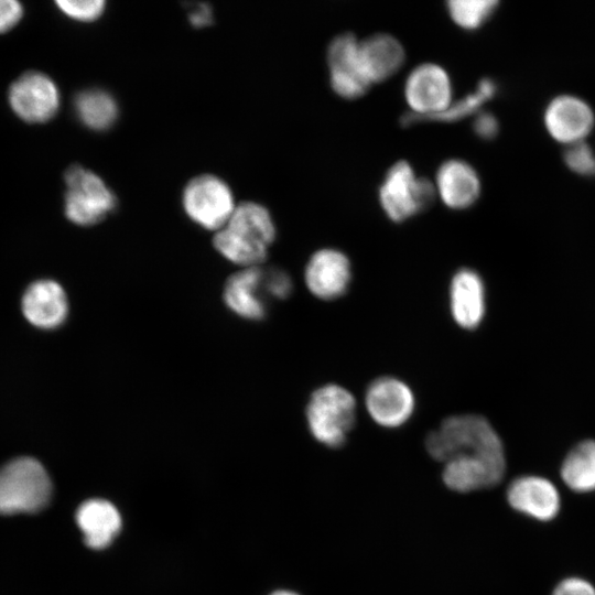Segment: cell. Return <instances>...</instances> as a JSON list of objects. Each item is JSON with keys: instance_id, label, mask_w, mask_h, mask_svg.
I'll use <instances>...</instances> for the list:
<instances>
[{"instance_id": "obj_1", "label": "cell", "mask_w": 595, "mask_h": 595, "mask_svg": "<svg viewBox=\"0 0 595 595\" xmlns=\"http://www.w3.org/2000/svg\"><path fill=\"white\" fill-rule=\"evenodd\" d=\"M428 453L444 464L442 479L457 493L488 489L505 477L502 442L483 416L459 414L446 418L425 439Z\"/></svg>"}, {"instance_id": "obj_2", "label": "cell", "mask_w": 595, "mask_h": 595, "mask_svg": "<svg viewBox=\"0 0 595 595\" xmlns=\"http://www.w3.org/2000/svg\"><path fill=\"white\" fill-rule=\"evenodd\" d=\"M275 239V226L269 210L246 202L236 206L226 225L217 230L214 247L225 259L242 268L258 267Z\"/></svg>"}, {"instance_id": "obj_3", "label": "cell", "mask_w": 595, "mask_h": 595, "mask_svg": "<svg viewBox=\"0 0 595 595\" xmlns=\"http://www.w3.org/2000/svg\"><path fill=\"white\" fill-rule=\"evenodd\" d=\"M52 495V479L39 459L19 456L0 466V515L39 512Z\"/></svg>"}, {"instance_id": "obj_4", "label": "cell", "mask_w": 595, "mask_h": 595, "mask_svg": "<svg viewBox=\"0 0 595 595\" xmlns=\"http://www.w3.org/2000/svg\"><path fill=\"white\" fill-rule=\"evenodd\" d=\"M312 436L327 447H339L356 421V400L346 388L327 383L310 397L305 409Z\"/></svg>"}, {"instance_id": "obj_5", "label": "cell", "mask_w": 595, "mask_h": 595, "mask_svg": "<svg viewBox=\"0 0 595 595\" xmlns=\"http://www.w3.org/2000/svg\"><path fill=\"white\" fill-rule=\"evenodd\" d=\"M379 203L387 217L402 223L425 210L435 199V185L416 176L407 161H398L386 173L379 187Z\"/></svg>"}, {"instance_id": "obj_6", "label": "cell", "mask_w": 595, "mask_h": 595, "mask_svg": "<svg viewBox=\"0 0 595 595\" xmlns=\"http://www.w3.org/2000/svg\"><path fill=\"white\" fill-rule=\"evenodd\" d=\"M404 98L411 111L403 117V123L433 120L453 104L447 72L435 63L418 65L405 79Z\"/></svg>"}, {"instance_id": "obj_7", "label": "cell", "mask_w": 595, "mask_h": 595, "mask_svg": "<svg viewBox=\"0 0 595 595\" xmlns=\"http://www.w3.org/2000/svg\"><path fill=\"white\" fill-rule=\"evenodd\" d=\"M65 215L76 225H95L116 207L113 193L90 170L71 166L65 173Z\"/></svg>"}, {"instance_id": "obj_8", "label": "cell", "mask_w": 595, "mask_h": 595, "mask_svg": "<svg viewBox=\"0 0 595 595\" xmlns=\"http://www.w3.org/2000/svg\"><path fill=\"white\" fill-rule=\"evenodd\" d=\"M182 201L185 213L194 223L216 231L226 225L236 208L228 185L210 174L191 180L184 188Z\"/></svg>"}, {"instance_id": "obj_9", "label": "cell", "mask_w": 595, "mask_h": 595, "mask_svg": "<svg viewBox=\"0 0 595 595\" xmlns=\"http://www.w3.org/2000/svg\"><path fill=\"white\" fill-rule=\"evenodd\" d=\"M359 40L351 33H343L332 40L327 48L329 83L342 98L356 99L371 86L363 66Z\"/></svg>"}, {"instance_id": "obj_10", "label": "cell", "mask_w": 595, "mask_h": 595, "mask_svg": "<svg viewBox=\"0 0 595 595\" xmlns=\"http://www.w3.org/2000/svg\"><path fill=\"white\" fill-rule=\"evenodd\" d=\"M365 405L375 423L394 429L411 418L415 399L411 388L402 380L385 376L375 379L367 388Z\"/></svg>"}, {"instance_id": "obj_11", "label": "cell", "mask_w": 595, "mask_h": 595, "mask_svg": "<svg viewBox=\"0 0 595 595\" xmlns=\"http://www.w3.org/2000/svg\"><path fill=\"white\" fill-rule=\"evenodd\" d=\"M9 102L21 119L40 123L55 116L60 107V94L55 83L48 76L39 72H29L11 85Z\"/></svg>"}, {"instance_id": "obj_12", "label": "cell", "mask_w": 595, "mask_h": 595, "mask_svg": "<svg viewBox=\"0 0 595 595\" xmlns=\"http://www.w3.org/2000/svg\"><path fill=\"white\" fill-rule=\"evenodd\" d=\"M506 498L515 511L541 522L556 518L562 504L556 485L539 475H521L512 479Z\"/></svg>"}, {"instance_id": "obj_13", "label": "cell", "mask_w": 595, "mask_h": 595, "mask_svg": "<svg viewBox=\"0 0 595 595\" xmlns=\"http://www.w3.org/2000/svg\"><path fill=\"white\" fill-rule=\"evenodd\" d=\"M223 299L228 310L241 318H263L268 301L271 300L267 286V269L249 267L231 274L225 283Z\"/></svg>"}, {"instance_id": "obj_14", "label": "cell", "mask_w": 595, "mask_h": 595, "mask_svg": "<svg viewBox=\"0 0 595 595\" xmlns=\"http://www.w3.org/2000/svg\"><path fill=\"white\" fill-rule=\"evenodd\" d=\"M351 280L349 259L334 248L315 251L304 270L309 291L317 299L331 301L346 293Z\"/></svg>"}, {"instance_id": "obj_15", "label": "cell", "mask_w": 595, "mask_h": 595, "mask_svg": "<svg viewBox=\"0 0 595 595\" xmlns=\"http://www.w3.org/2000/svg\"><path fill=\"white\" fill-rule=\"evenodd\" d=\"M21 309L26 321L36 328L51 331L62 326L69 304L64 288L55 280L41 279L24 291Z\"/></svg>"}, {"instance_id": "obj_16", "label": "cell", "mask_w": 595, "mask_h": 595, "mask_svg": "<svg viewBox=\"0 0 595 595\" xmlns=\"http://www.w3.org/2000/svg\"><path fill=\"white\" fill-rule=\"evenodd\" d=\"M544 123L550 136L569 145L584 141L594 126L591 107L574 96H559L548 106Z\"/></svg>"}, {"instance_id": "obj_17", "label": "cell", "mask_w": 595, "mask_h": 595, "mask_svg": "<svg viewBox=\"0 0 595 595\" xmlns=\"http://www.w3.org/2000/svg\"><path fill=\"white\" fill-rule=\"evenodd\" d=\"M436 195L452 209H465L479 197L480 181L475 169L459 159L443 162L435 176Z\"/></svg>"}, {"instance_id": "obj_18", "label": "cell", "mask_w": 595, "mask_h": 595, "mask_svg": "<svg viewBox=\"0 0 595 595\" xmlns=\"http://www.w3.org/2000/svg\"><path fill=\"white\" fill-rule=\"evenodd\" d=\"M450 311L464 329L476 328L485 313V288L479 274L468 268L455 272L450 284Z\"/></svg>"}, {"instance_id": "obj_19", "label": "cell", "mask_w": 595, "mask_h": 595, "mask_svg": "<svg viewBox=\"0 0 595 595\" xmlns=\"http://www.w3.org/2000/svg\"><path fill=\"white\" fill-rule=\"evenodd\" d=\"M75 520L87 547H108L121 529V516L113 504L101 498L85 500L77 508Z\"/></svg>"}, {"instance_id": "obj_20", "label": "cell", "mask_w": 595, "mask_h": 595, "mask_svg": "<svg viewBox=\"0 0 595 595\" xmlns=\"http://www.w3.org/2000/svg\"><path fill=\"white\" fill-rule=\"evenodd\" d=\"M360 58L371 85L394 75L403 65L405 52L398 39L377 33L359 42Z\"/></svg>"}, {"instance_id": "obj_21", "label": "cell", "mask_w": 595, "mask_h": 595, "mask_svg": "<svg viewBox=\"0 0 595 595\" xmlns=\"http://www.w3.org/2000/svg\"><path fill=\"white\" fill-rule=\"evenodd\" d=\"M564 485L576 494L595 491V440L577 443L564 457L561 469Z\"/></svg>"}, {"instance_id": "obj_22", "label": "cell", "mask_w": 595, "mask_h": 595, "mask_svg": "<svg viewBox=\"0 0 595 595\" xmlns=\"http://www.w3.org/2000/svg\"><path fill=\"white\" fill-rule=\"evenodd\" d=\"M74 107L79 120L94 130L108 129L118 117L116 100L102 89L80 91L75 97Z\"/></svg>"}, {"instance_id": "obj_23", "label": "cell", "mask_w": 595, "mask_h": 595, "mask_svg": "<svg viewBox=\"0 0 595 595\" xmlns=\"http://www.w3.org/2000/svg\"><path fill=\"white\" fill-rule=\"evenodd\" d=\"M497 91V86L490 78L482 79L475 90L453 104L433 121L452 122L477 112L480 107L491 99Z\"/></svg>"}, {"instance_id": "obj_24", "label": "cell", "mask_w": 595, "mask_h": 595, "mask_svg": "<svg viewBox=\"0 0 595 595\" xmlns=\"http://www.w3.org/2000/svg\"><path fill=\"white\" fill-rule=\"evenodd\" d=\"M497 6L495 0H452L447 2V11L458 26L475 30L491 15Z\"/></svg>"}, {"instance_id": "obj_25", "label": "cell", "mask_w": 595, "mask_h": 595, "mask_svg": "<svg viewBox=\"0 0 595 595\" xmlns=\"http://www.w3.org/2000/svg\"><path fill=\"white\" fill-rule=\"evenodd\" d=\"M564 161L577 174L595 175V154L584 141L569 145Z\"/></svg>"}, {"instance_id": "obj_26", "label": "cell", "mask_w": 595, "mask_h": 595, "mask_svg": "<svg viewBox=\"0 0 595 595\" xmlns=\"http://www.w3.org/2000/svg\"><path fill=\"white\" fill-rule=\"evenodd\" d=\"M60 10L67 17L79 21H93L101 15L105 10L102 0H60L56 1Z\"/></svg>"}, {"instance_id": "obj_27", "label": "cell", "mask_w": 595, "mask_h": 595, "mask_svg": "<svg viewBox=\"0 0 595 595\" xmlns=\"http://www.w3.org/2000/svg\"><path fill=\"white\" fill-rule=\"evenodd\" d=\"M267 286L271 300H285L293 290L290 275L280 269H267Z\"/></svg>"}, {"instance_id": "obj_28", "label": "cell", "mask_w": 595, "mask_h": 595, "mask_svg": "<svg viewBox=\"0 0 595 595\" xmlns=\"http://www.w3.org/2000/svg\"><path fill=\"white\" fill-rule=\"evenodd\" d=\"M551 595H595V586L581 576H567L559 581Z\"/></svg>"}, {"instance_id": "obj_29", "label": "cell", "mask_w": 595, "mask_h": 595, "mask_svg": "<svg viewBox=\"0 0 595 595\" xmlns=\"http://www.w3.org/2000/svg\"><path fill=\"white\" fill-rule=\"evenodd\" d=\"M23 9L15 0H0V33L13 28L21 19Z\"/></svg>"}, {"instance_id": "obj_30", "label": "cell", "mask_w": 595, "mask_h": 595, "mask_svg": "<svg viewBox=\"0 0 595 595\" xmlns=\"http://www.w3.org/2000/svg\"><path fill=\"white\" fill-rule=\"evenodd\" d=\"M473 129L479 138L493 139L498 133V120L489 112H480L474 120Z\"/></svg>"}, {"instance_id": "obj_31", "label": "cell", "mask_w": 595, "mask_h": 595, "mask_svg": "<svg viewBox=\"0 0 595 595\" xmlns=\"http://www.w3.org/2000/svg\"><path fill=\"white\" fill-rule=\"evenodd\" d=\"M190 13V21L194 26H205L212 20V10L205 3H199Z\"/></svg>"}, {"instance_id": "obj_32", "label": "cell", "mask_w": 595, "mask_h": 595, "mask_svg": "<svg viewBox=\"0 0 595 595\" xmlns=\"http://www.w3.org/2000/svg\"><path fill=\"white\" fill-rule=\"evenodd\" d=\"M270 595H299V594L292 591H288V589H279L271 593Z\"/></svg>"}]
</instances>
